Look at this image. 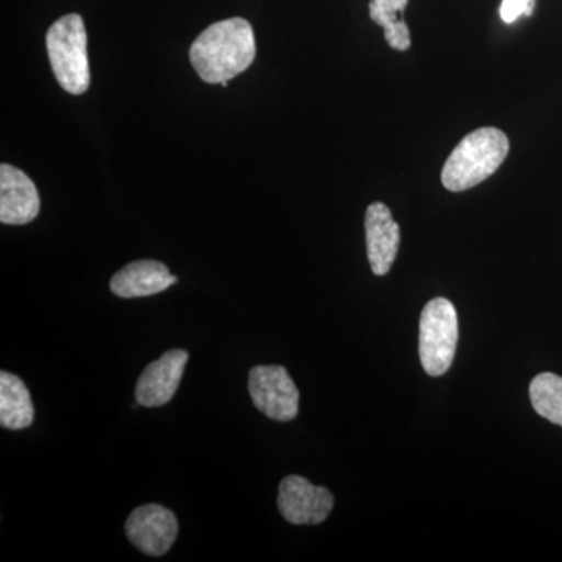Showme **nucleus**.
I'll list each match as a JSON object with an SVG mask.
<instances>
[{"mask_svg": "<svg viewBox=\"0 0 562 562\" xmlns=\"http://www.w3.org/2000/svg\"><path fill=\"white\" fill-rule=\"evenodd\" d=\"M366 246L369 265L375 276L383 277L391 271L398 246L401 228L384 203L375 202L366 211Z\"/></svg>", "mask_w": 562, "mask_h": 562, "instance_id": "9", "label": "nucleus"}, {"mask_svg": "<svg viewBox=\"0 0 562 562\" xmlns=\"http://www.w3.org/2000/svg\"><path fill=\"white\" fill-rule=\"evenodd\" d=\"M40 209V194L29 176L14 166H0V222L29 224L36 220Z\"/></svg>", "mask_w": 562, "mask_h": 562, "instance_id": "10", "label": "nucleus"}, {"mask_svg": "<svg viewBox=\"0 0 562 562\" xmlns=\"http://www.w3.org/2000/svg\"><path fill=\"white\" fill-rule=\"evenodd\" d=\"M35 417L31 391L20 376L0 372V425L7 430H24Z\"/></svg>", "mask_w": 562, "mask_h": 562, "instance_id": "12", "label": "nucleus"}, {"mask_svg": "<svg viewBox=\"0 0 562 562\" xmlns=\"http://www.w3.org/2000/svg\"><path fill=\"white\" fill-rule=\"evenodd\" d=\"M509 139L502 131L483 127L469 133L443 165V188L452 192L471 190L498 171L508 157Z\"/></svg>", "mask_w": 562, "mask_h": 562, "instance_id": "2", "label": "nucleus"}, {"mask_svg": "<svg viewBox=\"0 0 562 562\" xmlns=\"http://www.w3.org/2000/svg\"><path fill=\"white\" fill-rule=\"evenodd\" d=\"M188 360L190 355L187 350L173 349L166 351L160 360L150 362L136 383V402L146 408H158L171 402Z\"/></svg>", "mask_w": 562, "mask_h": 562, "instance_id": "8", "label": "nucleus"}, {"mask_svg": "<svg viewBox=\"0 0 562 562\" xmlns=\"http://www.w3.org/2000/svg\"><path fill=\"white\" fill-rule=\"evenodd\" d=\"M128 541L149 557H162L171 550L179 535L176 514L165 506L150 503L138 506L125 524Z\"/></svg>", "mask_w": 562, "mask_h": 562, "instance_id": "6", "label": "nucleus"}, {"mask_svg": "<svg viewBox=\"0 0 562 562\" xmlns=\"http://www.w3.org/2000/svg\"><path fill=\"white\" fill-rule=\"evenodd\" d=\"M335 498L327 487L314 486L308 480L290 475L281 480L279 509L283 519L294 525H317L330 516Z\"/></svg>", "mask_w": 562, "mask_h": 562, "instance_id": "7", "label": "nucleus"}, {"mask_svg": "<svg viewBox=\"0 0 562 562\" xmlns=\"http://www.w3.org/2000/svg\"><path fill=\"white\" fill-rule=\"evenodd\" d=\"M249 394L254 405L269 419L290 422L297 417L301 394L283 366H257L251 369Z\"/></svg>", "mask_w": 562, "mask_h": 562, "instance_id": "5", "label": "nucleus"}, {"mask_svg": "<svg viewBox=\"0 0 562 562\" xmlns=\"http://www.w3.org/2000/svg\"><path fill=\"white\" fill-rule=\"evenodd\" d=\"M177 277L160 261H133L114 273L110 290L122 299L149 297L177 283Z\"/></svg>", "mask_w": 562, "mask_h": 562, "instance_id": "11", "label": "nucleus"}, {"mask_svg": "<svg viewBox=\"0 0 562 562\" xmlns=\"http://www.w3.org/2000/svg\"><path fill=\"white\" fill-rule=\"evenodd\" d=\"M409 0H371L369 14L371 20L384 29V38L392 49L408 50L412 47V35L408 25L403 20V11Z\"/></svg>", "mask_w": 562, "mask_h": 562, "instance_id": "13", "label": "nucleus"}, {"mask_svg": "<svg viewBox=\"0 0 562 562\" xmlns=\"http://www.w3.org/2000/svg\"><path fill=\"white\" fill-rule=\"evenodd\" d=\"M535 10V0H503L501 16L506 24H513L520 16H531Z\"/></svg>", "mask_w": 562, "mask_h": 562, "instance_id": "15", "label": "nucleus"}, {"mask_svg": "<svg viewBox=\"0 0 562 562\" xmlns=\"http://www.w3.org/2000/svg\"><path fill=\"white\" fill-rule=\"evenodd\" d=\"M257 57V41L251 25L232 18L210 25L192 43L190 58L195 72L206 83L231 81L249 69Z\"/></svg>", "mask_w": 562, "mask_h": 562, "instance_id": "1", "label": "nucleus"}, {"mask_svg": "<svg viewBox=\"0 0 562 562\" xmlns=\"http://www.w3.org/2000/svg\"><path fill=\"white\" fill-rule=\"evenodd\" d=\"M458 314L449 299L436 297L425 305L419 324V355L425 372L441 376L452 368L457 353Z\"/></svg>", "mask_w": 562, "mask_h": 562, "instance_id": "4", "label": "nucleus"}, {"mask_svg": "<svg viewBox=\"0 0 562 562\" xmlns=\"http://www.w3.org/2000/svg\"><path fill=\"white\" fill-rule=\"evenodd\" d=\"M530 398L539 416L562 427V376L539 373L530 383Z\"/></svg>", "mask_w": 562, "mask_h": 562, "instance_id": "14", "label": "nucleus"}, {"mask_svg": "<svg viewBox=\"0 0 562 562\" xmlns=\"http://www.w3.org/2000/svg\"><path fill=\"white\" fill-rule=\"evenodd\" d=\"M87 29L79 14H66L52 24L46 36L47 55L55 79L69 94H83L91 74L87 50Z\"/></svg>", "mask_w": 562, "mask_h": 562, "instance_id": "3", "label": "nucleus"}]
</instances>
